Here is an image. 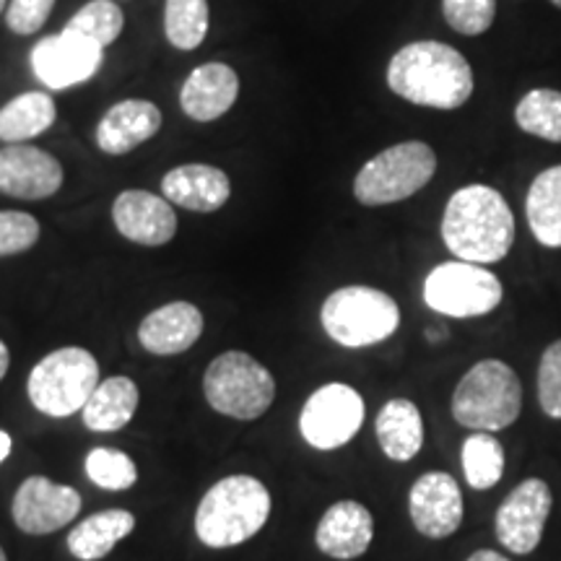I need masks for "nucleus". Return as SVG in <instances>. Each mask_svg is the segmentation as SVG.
<instances>
[{"label":"nucleus","mask_w":561,"mask_h":561,"mask_svg":"<svg viewBox=\"0 0 561 561\" xmlns=\"http://www.w3.org/2000/svg\"><path fill=\"white\" fill-rule=\"evenodd\" d=\"M388 87L419 107L458 110L473 94V70L466 55L445 42H411L392 55Z\"/></svg>","instance_id":"nucleus-1"},{"label":"nucleus","mask_w":561,"mask_h":561,"mask_svg":"<svg viewBox=\"0 0 561 561\" xmlns=\"http://www.w3.org/2000/svg\"><path fill=\"white\" fill-rule=\"evenodd\" d=\"M442 240L458 261L500 263L515 242V216L489 185H466L447 201Z\"/></svg>","instance_id":"nucleus-2"},{"label":"nucleus","mask_w":561,"mask_h":561,"mask_svg":"<svg viewBox=\"0 0 561 561\" xmlns=\"http://www.w3.org/2000/svg\"><path fill=\"white\" fill-rule=\"evenodd\" d=\"M271 517V491L255 476L216 481L195 510V536L208 549H231L250 541Z\"/></svg>","instance_id":"nucleus-3"},{"label":"nucleus","mask_w":561,"mask_h":561,"mask_svg":"<svg viewBox=\"0 0 561 561\" xmlns=\"http://www.w3.org/2000/svg\"><path fill=\"white\" fill-rule=\"evenodd\" d=\"M523 409V388L512 367L483 359L468 369L455 388L453 416L473 432H502L515 424Z\"/></svg>","instance_id":"nucleus-4"},{"label":"nucleus","mask_w":561,"mask_h":561,"mask_svg":"<svg viewBox=\"0 0 561 561\" xmlns=\"http://www.w3.org/2000/svg\"><path fill=\"white\" fill-rule=\"evenodd\" d=\"M100 382V362L94 354L81 346H66L50 351L45 359L34 364L26 390L39 413L68 419L83 411Z\"/></svg>","instance_id":"nucleus-5"},{"label":"nucleus","mask_w":561,"mask_h":561,"mask_svg":"<svg viewBox=\"0 0 561 561\" xmlns=\"http://www.w3.org/2000/svg\"><path fill=\"white\" fill-rule=\"evenodd\" d=\"M203 396L221 416L255 421L276 401V380L244 351H224L203 375Z\"/></svg>","instance_id":"nucleus-6"},{"label":"nucleus","mask_w":561,"mask_h":561,"mask_svg":"<svg viewBox=\"0 0 561 561\" xmlns=\"http://www.w3.org/2000/svg\"><path fill=\"white\" fill-rule=\"evenodd\" d=\"M320 322L325 333L346 348L388 341L401 325V310L390 294L371 286H343L322 301Z\"/></svg>","instance_id":"nucleus-7"},{"label":"nucleus","mask_w":561,"mask_h":561,"mask_svg":"<svg viewBox=\"0 0 561 561\" xmlns=\"http://www.w3.org/2000/svg\"><path fill=\"white\" fill-rule=\"evenodd\" d=\"M434 172L437 157L432 146L424 140H403L362 167L354 180V195L362 206H390L424 191Z\"/></svg>","instance_id":"nucleus-8"},{"label":"nucleus","mask_w":561,"mask_h":561,"mask_svg":"<svg viewBox=\"0 0 561 561\" xmlns=\"http://www.w3.org/2000/svg\"><path fill=\"white\" fill-rule=\"evenodd\" d=\"M502 280L476 263L450 261L424 280V301L447 318H481L502 301Z\"/></svg>","instance_id":"nucleus-9"},{"label":"nucleus","mask_w":561,"mask_h":561,"mask_svg":"<svg viewBox=\"0 0 561 561\" xmlns=\"http://www.w3.org/2000/svg\"><path fill=\"white\" fill-rule=\"evenodd\" d=\"M364 424V401L351 385H322L307 398L299 413L301 437L314 450H339Z\"/></svg>","instance_id":"nucleus-10"},{"label":"nucleus","mask_w":561,"mask_h":561,"mask_svg":"<svg viewBox=\"0 0 561 561\" xmlns=\"http://www.w3.org/2000/svg\"><path fill=\"white\" fill-rule=\"evenodd\" d=\"M551 489L541 479L523 481L496 510L494 528L504 549L525 557L541 543L546 520L551 515Z\"/></svg>","instance_id":"nucleus-11"},{"label":"nucleus","mask_w":561,"mask_h":561,"mask_svg":"<svg viewBox=\"0 0 561 561\" xmlns=\"http://www.w3.org/2000/svg\"><path fill=\"white\" fill-rule=\"evenodd\" d=\"M81 512V494L45 476H30L13 496L11 515L19 530L30 536H47L66 528Z\"/></svg>","instance_id":"nucleus-12"},{"label":"nucleus","mask_w":561,"mask_h":561,"mask_svg":"<svg viewBox=\"0 0 561 561\" xmlns=\"http://www.w3.org/2000/svg\"><path fill=\"white\" fill-rule=\"evenodd\" d=\"M104 50L91 42L60 32L39 39L32 50V68L47 89L62 91L87 83L100 73Z\"/></svg>","instance_id":"nucleus-13"},{"label":"nucleus","mask_w":561,"mask_h":561,"mask_svg":"<svg viewBox=\"0 0 561 561\" xmlns=\"http://www.w3.org/2000/svg\"><path fill=\"white\" fill-rule=\"evenodd\" d=\"M62 167L37 146L9 144L0 149V193L19 201H45L60 191Z\"/></svg>","instance_id":"nucleus-14"},{"label":"nucleus","mask_w":561,"mask_h":561,"mask_svg":"<svg viewBox=\"0 0 561 561\" xmlns=\"http://www.w3.org/2000/svg\"><path fill=\"white\" fill-rule=\"evenodd\" d=\"M409 512L413 528L421 536L442 541L450 538L462 523V494L450 473H424L413 483L409 494Z\"/></svg>","instance_id":"nucleus-15"},{"label":"nucleus","mask_w":561,"mask_h":561,"mask_svg":"<svg viewBox=\"0 0 561 561\" xmlns=\"http://www.w3.org/2000/svg\"><path fill=\"white\" fill-rule=\"evenodd\" d=\"M112 221L125 240L161 248L178 234V216L172 203L149 191H123L112 203Z\"/></svg>","instance_id":"nucleus-16"},{"label":"nucleus","mask_w":561,"mask_h":561,"mask_svg":"<svg viewBox=\"0 0 561 561\" xmlns=\"http://www.w3.org/2000/svg\"><path fill=\"white\" fill-rule=\"evenodd\" d=\"M240 96V76L227 62L198 66L182 83V112L195 123H214L234 107Z\"/></svg>","instance_id":"nucleus-17"},{"label":"nucleus","mask_w":561,"mask_h":561,"mask_svg":"<svg viewBox=\"0 0 561 561\" xmlns=\"http://www.w3.org/2000/svg\"><path fill=\"white\" fill-rule=\"evenodd\" d=\"M375 538V520L371 512L364 504L354 500L335 502L325 515L320 517L314 543L325 557L351 561L367 553Z\"/></svg>","instance_id":"nucleus-18"},{"label":"nucleus","mask_w":561,"mask_h":561,"mask_svg":"<svg viewBox=\"0 0 561 561\" xmlns=\"http://www.w3.org/2000/svg\"><path fill=\"white\" fill-rule=\"evenodd\" d=\"M203 312L191 301L157 307L138 325V341L153 356H174L195 346L203 335Z\"/></svg>","instance_id":"nucleus-19"},{"label":"nucleus","mask_w":561,"mask_h":561,"mask_svg":"<svg viewBox=\"0 0 561 561\" xmlns=\"http://www.w3.org/2000/svg\"><path fill=\"white\" fill-rule=\"evenodd\" d=\"M161 130V110L149 100H123L96 125V146L110 157H125Z\"/></svg>","instance_id":"nucleus-20"},{"label":"nucleus","mask_w":561,"mask_h":561,"mask_svg":"<svg viewBox=\"0 0 561 561\" xmlns=\"http://www.w3.org/2000/svg\"><path fill=\"white\" fill-rule=\"evenodd\" d=\"M161 193L172 206L214 214L231 195L229 174L210 164H182L174 167L161 180Z\"/></svg>","instance_id":"nucleus-21"},{"label":"nucleus","mask_w":561,"mask_h":561,"mask_svg":"<svg viewBox=\"0 0 561 561\" xmlns=\"http://www.w3.org/2000/svg\"><path fill=\"white\" fill-rule=\"evenodd\" d=\"M138 403V385L133 382L130 377H107V380H102L100 388L94 390V396L89 398V403L83 405V424H87V430L91 432H121L130 424V419L136 416Z\"/></svg>","instance_id":"nucleus-22"},{"label":"nucleus","mask_w":561,"mask_h":561,"mask_svg":"<svg viewBox=\"0 0 561 561\" xmlns=\"http://www.w3.org/2000/svg\"><path fill=\"white\" fill-rule=\"evenodd\" d=\"M377 442L390 460L405 462L416 458L424 445V421L416 403L409 398H392L377 413Z\"/></svg>","instance_id":"nucleus-23"},{"label":"nucleus","mask_w":561,"mask_h":561,"mask_svg":"<svg viewBox=\"0 0 561 561\" xmlns=\"http://www.w3.org/2000/svg\"><path fill=\"white\" fill-rule=\"evenodd\" d=\"M136 528L128 510H104L87 517L68 533V551L79 561H100Z\"/></svg>","instance_id":"nucleus-24"},{"label":"nucleus","mask_w":561,"mask_h":561,"mask_svg":"<svg viewBox=\"0 0 561 561\" xmlns=\"http://www.w3.org/2000/svg\"><path fill=\"white\" fill-rule=\"evenodd\" d=\"M525 214H528L533 237L543 248H561V164L533 180Z\"/></svg>","instance_id":"nucleus-25"},{"label":"nucleus","mask_w":561,"mask_h":561,"mask_svg":"<svg viewBox=\"0 0 561 561\" xmlns=\"http://www.w3.org/2000/svg\"><path fill=\"white\" fill-rule=\"evenodd\" d=\"M58 107L45 91H26L19 94L0 110V140L21 144V140L37 138L47 128H53Z\"/></svg>","instance_id":"nucleus-26"},{"label":"nucleus","mask_w":561,"mask_h":561,"mask_svg":"<svg viewBox=\"0 0 561 561\" xmlns=\"http://www.w3.org/2000/svg\"><path fill=\"white\" fill-rule=\"evenodd\" d=\"M517 128L530 136L561 144V91L533 89L515 107Z\"/></svg>","instance_id":"nucleus-27"},{"label":"nucleus","mask_w":561,"mask_h":561,"mask_svg":"<svg viewBox=\"0 0 561 561\" xmlns=\"http://www.w3.org/2000/svg\"><path fill=\"white\" fill-rule=\"evenodd\" d=\"M125 26V13L115 0H91L73 19L62 26V32L91 42L96 47H110L121 37Z\"/></svg>","instance_id":"nucleus-28"},{"label":"nucleus","mask_w":561,"mask_h":561,"mask_svg":"<svg viewBox=\"0 0 561 561\" xmlns=\"http://www.w3.org/2000/svg\"><path fill=\"white\" fill-rule=\"evenodd\" d=\"M164 34L172 47L191 53L208 34V0H167Z\"/></svg>","instance_id":"nucleus-29"},{"label":"nucleus","mask_w":561,"mask_h":561,"mask_svg":"<svg viewBox=\"0 0 561 561\" xmlns=\"http://www.w3.org/2000/svg\"><path fill=\"white\" fill-rule=\"evenodd\" d=\"M462 473L473 489L496 486L504 473V447L489 432H476L462 445Z\"/></svg>","instance_id":"nucleus-30"},{"label":"nucleus","mask_w":561,"mask_h":561,"mask_svg":"<svg viewBox=\"0 0 561 561\" xmlns=\"http://www.w3.org/2000/svg\"><path fill=\"white\" fill-rule=\"evenodd\" d=\"M83 468H87L91 483L107 491H125L138 481L136 462H133L130 455L115 450V447H94L87 455Z\"/></svg>","instance_id":"nucleus-31"},{"label":"nucleus","mask_w":561,"mask_h":561,"mask_svg":"<svg viewBox=\"0 0 561 561\" xmlns=\"http://www.w3.org/2000/svg\"><path fill=\"white\" fill-rule=\"evenodd\" d=\"M442 13L455 32L476 37L494 24L496 0H442Z\"/></svg>","instance_id":"nucleus-32"},{"label":"nucleus","mask_w":561,"mask_h":561,"mask_svg":"<svg viewBox=\"0 0 561 561\" xmlns=\"http://www.w3.org/2000/svg\"><path fill=\"white\" fill-rule=\"evenodd\" d=\"M39 240V221L24 210H0V257L32 250Z\"/></svg>","instance_id":"nucleus-33"},{"label":"nucleus","mask_w":561,"mask_h":561,"mask_svg":"<svg viewBox=\"0 0 561 561\" xmlns=\"http://www.w3.org/2000/svg\"><path fill=\"white\" fill-rule=\"evenodd\" d=\"M538 401L546 416L561 419V341L543 351L538 367Z\"/></svg>","instance_id":"nucleus-34"},{"label":"nucleus","mask_w":561,"mask_h":561,"mask_svg":"<svg viewBox=\"0 0 561 561\" xmlns=\"http://www.w3.org/2000/svg\"><path fill=\"white\" fill-rule=\"evenodd\" d=\"M53 9L55 0H11L9 9H5V24L13 34L30 37L45 26Z\"/></svg>","instance_id":"nucleus-35"},{"label":"nucleus","mask_w":561,"mask_h":561,"mask_svg":"<svg viewBox=\"0 0 561 561\" xmlns=\"http://www.w3.org/2000/svg\"><path fill=\"white\" fill-rule=\"evenodd\" d=\"M468 561H510L507 557H502V553H496V551H489V549H483V551H476L471 559Z\"/></svg>","instance_id":"nucleus-36"},{"label":"nucleus","mask_w":561,"mask_h":561,"mask_svg":"<svg viewBox=\"0 0 561 561\" xmlns=\"http://www.w3.org/2000/svg\"><path fill=\"white\" fill-rule=\"evenodd\" d=\"M11 447H13V442H11V434L0 430V462H3L5 458H9V455H11Z\"/></svg>","instance_id":"nucleus-37"},{"label":"nucleus","mask_w":561,"mask_h":561,"mask_svg":"<svg viewBox=\"0 0 561 561\" xmlns=\"http://www.w3.org/2000/svg\"><path fill=\"white\" fill-rule=\"evenodd\" d=\"M9 364H11L9 346H5V343L0 341V380H3V377H5V371H9Z\"/></svg>","instance_id":"nucleus-38"},{"label":"nucleus","mask_w":561,"mask_h":561,"mask_svg":"<svg viewBox=\"0 0 561 561\" xmlns=\"http://www.w3.org/2000/svg\"><path fill=\"white\" fill-rule=\"evenodd\" d=\"M445 328H430V331H426V339L430 341H445Z\"/></svg>","instance_id":"nucleus-39"},{"label":"nucleus","mask_w":561,"mask_h":561,"mask_svg":"<svg viewBox=\"0 0 561 561\" xmlns=\"http://www.w3.org/2000/svg\"><path fill=\"white\" fill-rule=\"evenodd\" d=\"M0 561H9V557H5V551H3V546H0Z\"/></svg>","instance_id":"nucleus-40"},{"label":"nucleus","mask_w":561,"mask_h":561,"mask_svg":"<svg viewBox=\"0 0 561 561\" xmlns=\"http://www.w3.org/2000/svg\"><path fill=\"white\" fill-rule=\"evenodd\" d=\"M5 3H9V0H0V13L5 11Z\"/></svg>","instance_id":"nucleus-41"},{"label":"nucleus","mask_w":561,"mask_h":561,"mask_svg":"<svg viewBox=\"0 0 561 561\" xmlns=\"http://www.w3.org/2000/svg\"><path fill=\"white\" fill-rule=\"evenodd\" d=\"M551 3H553V5H557V9H561V0H551Z\"/></svg>","instance_id":"nucleus-42"}]
</instances>
